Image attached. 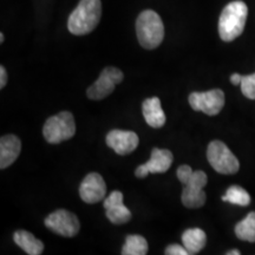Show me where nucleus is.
<instances>
[{
	"label": "nucleus",
	"instance_id": "393cba45",
	"mask_svg": "<svg viewBox=\"0 0 255 255\" xmlns=\"http://www.w3.org/2000/svg\"><path fill=\"white\" fill-rule=\"evenodd\" d=\"M241 81H242V76L239 75V73H234V75L231 76L232 84L239 85V84H241Z\"/></svg>",
	"mask_w": 255,
	"mask_h": 255
},
{
	"label": "nucleus",
	"instance_id": "aec40b11",
	"mask_svg": "<svg viewBox=\"0 0 255 255\" xmlns=\"http://www.w3.org/2000/svg\"><path fill=\"white\" fill-rule=\"evenodd\" d=\"M222 201L232 203V205L246 207L251 203V196L247 193V190H245L242 187L232 186L228 188L225 195L222 196Z\"/></svg>",
	"mask_w": 255,
	"mask_h": 255
},
{
	"label": "nucleus",
	"instance_id": "4be33fe9",
	"mask_svg": "<svg viewBox=\"0 0 255 255\" xmlns=\"http://www.w3.org/2000/svg\"><path fill=\"white\" fill-rule=\"evenodd\" d=\"M194 173V170L191 169L188 164L180 165L177 169V178L181 183H184L191 176V174Z\"/></svg>",
	"mask_w": 255,
	"mask_h": 255
},
{
	"label": "nucleus",
	"instance_id": "412c9836",
	"mask_svg": "<svg viewBox=\"0 0 255 255\" xmlns=\"http://www.w3.org/2000/svg\"><path fill=\"white\" fill-rule=\"evenodd\" d=\"M241 91L248 100H255V73L242 76Z\"/></svg>",
	"mask_w": 255,
	"mask_h": 255
},
{
	"label": "nucleus",
	"instance_id": "dca6fc26",
	"mask_svg": "<svg viewBox=\"0 0 255 255\" xmlns=\"http://www.w3.org/2000/svg\"><path fill=\"white\" fill-rule=\"evenodd\" d=\"M13 240L17 246L28 255H40L44 252L43 241L38 240L33 234L27 231H17L13 234Z\"/></svg>",
	"mask_w": 255,
	"mask_h": 255
},
{
	"label": "nucleus",
	"instance_id": "f3484780",
	"mask_svg": "<svg viewBox=\"0 0 255 255\" xmlns=\"http://www.w3.org/2000/svg\"><path fill=\"white\" fill-rule=\"evenodd\" d=\"M183 246L189 254H197L206 246V233L200 228L187 229L182 234Z\"/></svg>",
	"mask_w": 255,
	"mask_h": 255
},
{
	"label": "nucleus",
	"instance_id": "f8f14e48",
	"mask_svg": "<svg viewBox=\"0 0 255 255\" xmlns=\"http://www.w3.org/2000/svg\"><path fill=\"white\" fill-rule=\"evenodd\" d=\"M139 138L136 132L115 129L107 135V144L121 156L132 152L138 146Z\"/></svg>",
	"mask_w": 255,
	"mask_h": 255
},
{
	"label": "nucleus",
	"instance_id": "f257e3e1",
	"mask_svg": "<svg viewBox=\"0 0 255 255\" xmlns=\"http://www.w3.org/2000/svg\"><path fill=\"white\" fill-rule=\"evenodd\" d=\"M102 17L101 0H81L68 20V28L75 36H84L92 32Z\"/></svg>",
	"mask_w": 255,
	"mask_h": 255
},
{
	"label": "nucleus",
	"instance_id": "a211bd4d",
	"mask_svg": "<svg viewBox=\"0 0 255 255\" xmlns=\"http://www.w3.org/2000/svg\"><path fill=\"white\" fill-rule=\"evenodd\" d=\"M235 235L240 240L255 242V212H251L235 226Z\"/></svg>",
	"mask_w": 255,
	"mask_h": 255
},
{
	"label": "nucleus",
	"instance_id": "6e6552de",
	"mask_svg": "<svg viewBox=\"0 0 255 255\" xmlns=\"http://www.w3.org/2000/svg\"><path fill=\"white\" fill-rule=\"evenodd\" d=\"M189 104L195 111L215 116L225 107V94L220 89H214L206 92H193L189 95Z\"/></svg>",
	"mask_w": 255,
	"mask_h": 255
},
{
	"label": "nucleus",
	"instance_id": "0eeeda50",
	"mask_svg": "<svg viewBox=\"0 0 255 255\" xmlns=\"http://www.w3.org/2000/svg\"><path fill=\"white\" fill-rule=\"evenodd\" d=\"M46 228L65 238H73L78 234L81 223L77 216L65 209L55 210L45 219Z\"/></svg>",
	"mask_w": 255,
	"mask_h": 255
},
{
	"label": "nucleus",
	"instance_id": "1a4fd4ad",
	"mask_svg": "<svg viewBox=\"0 0 255 255\" xmlns=\"http://www.w3.org/2000/svg\"><path fill=\"white\" fill-rule=\"evenodd\" d=\"M123 78L124 75L120 69L114 68V66H108L102 71L97 81L88 89V97L94 101L103 100L110 94H113L115 87L122 83Z\"/></svg>",
	"mask_w": 255,
	"mask_h": 255
},
{
	"label": "nucleus",
	"instance_id": "a878e982",
	"mask_svg": "<svg viewBox=\"0 0 255 255\" xmlns=\"http://www.w3.org/2000/svg\"><path fill=\"white\" fill-rule=\"evenodd\" d=\"M227 255H240V252H239L238 250H233L231 252H228Z\"/></svg>",
	"mask_w": 255,
	"mask_h": 255
},
{
	"label": "nucleus",
	"instance_id": "bb28decb",
	"mask_svg": "<svg viewBox=\"0 0 255 255\" xmlns=\"http://www.w3.org/2000/svg\"><path fill=\"white\" fill-rule=\"evenodd\" d=\"M4 41V33H0V43Z\"/></svg>",
	"mask_w": 255,
	"mask_h": 255
},
{
	"label": "nucleus",
	"instance_id": "39448f33",
	"mask_svg": "<svg viewBox=\"0 0 255 255\" xmlns=\"http://www.w3.org/2000/svg\"><path fill=\"white\" fill-rule=\"evenodd\" d=\"M207 158L215 171L223 175H232L239 171L240 163L235 155L221 141H213L207 148Z\"/></svg>",
	"mask_w": 255,
	"mask_h": 255
},
{
	"label": "nucleus",
	"instance_id": "b1692460",
	"mask_svg": "<svg viewBox=\"0 0 255 255\" xmlns=\"http://www.w3.org/2000/svg\"><path fill=\"white\" fill-rule=\"evenodd\" d=\"M6 83H7V72L4 66H0V89H4Z\"/></svg>",
	"mask_w": 255,
	"mask_h": 255
},
{
	"label": "nucleus",
	"instance_id": "f03ea898",
	"mask_svg": "<svg viewBox=\"0 0 255 255\" xmlns=\"http://www.w3.org/2000/svg\"><path fill=\"white\" fill-rule=\"evenodd\" d=\"M248 7L241 0L232 1L222 9L219 19V34L223 41L237 39L245 30Z\"/></svg>",
	"mask_w": 255,
	"mask_h": 255
},
{
	"label": "nucleus",
	"instance_id": "7ed1b4c3",
	"mask_svg": "<svg viewBox=\"0 0 255 255\" xmlns=\"http://www.w3.org/2000/svg\"><path fill=\"white\" fill-rule=\"evenodd\" d=\"M136 33L139 44L144 49H156L164 38L163 21L155 11L145 9L136 20Z\"/></svg>",
	"mask_w": 255,
	"mask_h": 255
},
{
	"label": "nucleus",
	"instance_id": "6ab92c4d",
	"mask_svg": "<svg viewBox=\"0 0 255 255\" xmlns=\"http://www.w3.org/2000/svg\"><path fill=\"white\" fill-rule=\"evenodd\" d=\"M148 253V242L141 235H129L122 248L123 255H145Z\"/></svg>",
	"mask_w": 255,
	"mask_h": 255
},
{
	"label": "nucleus",
	"instance_id": "ddd939ff",
	"mask_svg": "<svg viewBox=\"0 0 255 255\" xmlns=\"http://www.w3.org/2000/svg\"><path fill=\"white\" fill-rule=\"evenodd\" d=\"M105 215L114 225H123L131 220V212L124 206L123 194L115 190L104 201Z\"/></svg>",
	"mask_w": 255,
	"mask_h": 255
},
{
	"label": "nucleus",
	"instance_id": "9b49d317",
	"mask_svg": "<svg viewBox=\"0 0 255 255\" xmlns=\"http://www.w3.org/2000/svg\"><path fill=\"white\" fill-rule=\"evenodd\" d=\"M107 194V184L98 173H90L85 176L79 187V196L89 205L102 201Z\"/></svg>",
	"mask_w": 255,
	"mask_h": 255
},
{
	"label": "nucleus",
	"instance_id": "423d86ee",
	"mask_svg": "<svg viewBox=\"0 0 255 255\" xmlns=\"http://www.w3.org/2000/svg\"><path fill=\"white\" fill-rule=\"evenodd\" d=\"M208 178L205 171L196 170L191 174L183 184L182 203L184 207L190 209H196L202 207L206 203L207 196L203 188L206 187Z\"/></svg>",
	"mask_w": 255,
	"mask_h": 255
},
{
	"label": "nucleus",
	"instance_id": "20e7f679",
	"mask_svg": "<svg viewBox=\"0 0 255 255\" xmlns=\"http://www.w3.org/2000/svg\"><path fill=\"white\" fill-rule=\"evenodd\" d=\"M76 133V123L73 115L69 111H62L50 117L44 124L43 135L51 144H58L72 138Z\"/></svg>",
	"mask_w": 255,
	"mask_h": 255
},
{
	"label": "nucleus",
	"instance_id": "2eb2a0df",
	"mask_svg": "<svg viewBox=\"0 0 255 255\" xmlns=\"http://www.w3.org/2000/svg\"><path fill=\"white\" fill-rule=\"evenodd\" d=\"M142 113L146 124L155 129L163 127L167 121L158 97L146 98L142 104Z\"/></svg>",
	"mask_w": 255,
	"mask_h": 255
},
{
	"label": "nucleus",
	"instance_id": "4468645a",
	"mask_svg": "<svg viewBox=\"0 0 255 255\" xmlns=\"http://www.w3.org/2000/svg\"><path fill=\"white\" fill-rule=\"evenodd\" d=\"M21 151V142L15 135H6L0 138V168L6 169L14 163Z\"/></svg>",
	"mask_w": 255,
	"mask_h": 255
},
{
	"label": "nucleus",
	"instance_id": "9d476101",
	"mask_svg": "<svg viewBox=\"0 0 255 255\" xmlns=\"http://www.w3.org/2000/svg\"><path fill=\"white\" fill-rule=\"evenodd\" d=\"M174 161L173 152L168 149L154 148L151 151L150 159L144 164L137 167L135 174L137 177H146L149 174H162L169 170Z\"/></svg>",
	"mask_w": 255,
	"mask_h": 255
},
{
	"label": "nucleus",
	"instance_id": "5701e85b",
	"mask_svg": "<svg viewBox=\"0 0 255 255\" xmlns=\"http://www.w3.org/2000/svg\"><path fill=\"white\" fill-rule=\"evenodd\" d=\"M165 254L168 255H188V251L186 250V247L180 246V245H170L165 248Z\"/></svg>",
	"mask_w": 255,
	"mask_h": 255
}]
</instances>
